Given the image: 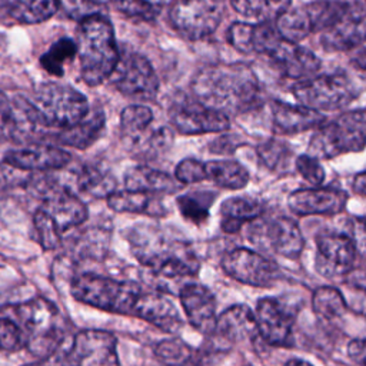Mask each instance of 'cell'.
Wrapping results in <instances>:
<instances>
[{
  "mask_svg": "<svg viewBox=\"0 0 366 366\" xmlns=\"http://www.w3.org/2000/svg\"><path fill=\"white\" fill-rule=\"evenodd\" d=\"M193 97L204 106L229 114H240L260 104V83L244 63H219L202 67L190 83Z\"/></svg>",
  "mask_w": 366,
  "mask_h": 366,
  "instance_id": "cell-1",
  "label": "cell"
},
{
  "mask_svg": "<svg viewBox=\"0 0 366 366\" xmlns=\"http://www.w3.org/2000/svg\"><path fill=\"white\" fill-rule=\"evenodd\" d=\"M76 46L80 74L87 86H99L113 74L120 53L113 26L106 16L100 13L81 20Z\"/></svg>",
  "mask_w": 366,
  "mask_h": 366,
  "instance_id": "cell-2",
  "label": "cell"
},
{
  "mask_svg": "<svg viewBox=\"0 0 366 366\" xmlns=\"http://www.w3.org/2000/svg\"><path fill=\"white\" fill-rule=\"evenodd\" d=\"M143 289L133 280L80 273L70 280V295L80 303L114 315L133 316Z\"/></svg>",
  "mask_w": 366,
  "mask_h": 366,
  "instance_id": "cell-3",
  "label": "cell"
},
{
  "mask_svg": "<svg viewBox=\"0 0 366 366\" xmlns=\"http://www.w3.org/2000/svg\"><path fill=\"white\" fill-rule=\"evenodd\" d=\"M17 325L21 329L24 346L39 357L57 353L64 339L59 309L47 299L34 297L16 306Z\"/></svg>",
  "mask_w": 366,
  "mask_h": 366,
  "instance_id": "cell-4",
  "label": "cell"
},
{
  "mask_svg": "<svg viewBox=\"0 0 366 366\" xmlns=\"http://www.w3.org/2000/svg\"><path fill=\"white\" fill-rule=\"evenodd\" d=\"M137 257L142 262L146 277L159 292L166 290V282L194 277L200 270V262L192 247L179 240L159 239L152 246H137Z\"/></svg>",
  "mask_w": 366,
  "mask_h": 366,
  "instance_id": "cell-5",
  "label": "cell"
},
{
  "mask_svg": "<svg viewBox=\"0 0 366 366\" xmlns=\"http://www.w3.org/2000/svg\"><path fill=\"white\" fill-rule=\"evenodd\" d=\"M366 147V109L346 112L332 122H323L313 133L307 154L317 160L335 159Z\"/></svg>",
  "mask_w": 366,
  "mask_h": 366,
  "instance_id": "cell-6",
  "label": "cell"
},
{
  "mask_svg": "<svg viewBox=\"0 0 366 366\" xmlns=\"http://www.w3.org/2000/svg\"><path fill=\"white\" fill-rule=\"evenodd\" d=\"M44 127L66 129L87 116L90 112L84 94L69 84L47 81L40 84L31 100Z\"/></svg>",
  "mask_w": 366,
  "mask_h": 366,
  "instance_id": "cell-7",
  "label": "cell"
},
{
  "mask_svg": "<svg viewBox=\"0 0 366 366\" xmlns=\"http://www.w3.org/2000/svg\"><path fill=\"white\" fill-rule=\"evenodd\" d=\"M346 11L349 6L337 0H317L287 9L276 19V29L279 34L293 43H297L307 36L322 33L333 23H336Z\"/></svg>",
  "mask_w": 366,
  "mask_h": 366,
  "instance_id": "cell-8",
  "label": "cell"
},
{
  "mask_svg": "<svg viewBox=\"0 0 366 366\" xmlns=\"http://www.w3.org/2000/svg\"><path fill=\"white\" fill-rule=\"evenodd\" d=\"M292 90L299 104L319 113L342 109L359 94V89L345 73L313 76L296 83Z\"/></svg>",
  "mask_w": 366,
  "mask_h": 366,
  "instance_id": "cell-9",
  "label": "cell"
},
{
  "mask_svg": "<svg viewBox=\"0 0 366 366\" xmlns=\"http://www.w3.org/2000/svg\"><path fill=\"white\" fill-rule=\"evenodd\" d=\"M153 112L144 104H130L120 113V132L127 147L142 156L164 152L173 140L167 127L152 129Z\"/></svg>",
  "mask_w": 366,
  "mask_h": 366,
  "instance_id": "cell-10",
  "label": "cell"
},
{
  "mask_svg": "<svg viewBox=\"0 0 366 366\" xmlns=\"http://www.w3.org/2000/svg\"><path fill=\"white\" fill-rule=\"evenodd\" d=\"M223 13L224 0H176L169 16L183 37L200 40L216 31Z\"/></svg>",
  "mask_w": 366,
  "mask_h": 366,
  "instance_id": "cell-11",
  "label": "cell"
},
{
  "mask_svg": "<svg viewBox=\"0 0 366 366\" xmlns=\"http://www.w3.org/2000/svg\"><path fill=\"white\" fill-rule=\"evenodd\" d=\"M249 239L286 259H297L305 247L300 227L287 216L260 219L259 222L254 219L249 229Z\"/></svg>",
  "mask_w": 366,
  "mask_h": 366,
  "instance_id": "cell-12",
  "label": "cell"
},
{
  "mask_svg": "<svg viewBox=\"0 0 366 366\" xmlns=\"http://www.w3.org/2000/svg\"><path fill=\"white\" fill-rule=\"evenodd\" d=\"M61 366H119L114 335L97 329L79 332L61 356Z\"/></svg>",
  "mask_w": 366,
  "mask_h": 366,
  "instance_id": "cell-13",
  "label": "cell"
},
{
  "mask_svg": "<svg viewBox=\"0 0 366 366\" xmlns=\"http://www.w3.org/2000/svg\"><path fill=\"white\" fill-rule=\"evenodd\" d=\"M222 267L232 279L253 287H272L280 280V267L273 260L246 247L227 252Z\"/></svg>",
  "mask_w": 366,
  "mask_h": 366,
  "instance_id": "cell-14",
  "label": "cell"
},
{
  "mask_svg": "<svg viewBox=\"0 0 366 366\" xmlns=\"http://www.w3.org/2000/svg\"><path fill=\"white\" fill-rule=\"evenodd\" d=\"M172 126L180 134L220 133L229 129L230 120L222 112L210 109L193 99H179L169 109Z\"/></svg>",
  "mask_w": 366,
  "mask_h": 366,
  "instance_id": "cell-15",
  "label": "cell"
},
{
  "mask_svg": "<svg viewBox=\"0 0 366 366\" xmlns=\"http://www.w3.org/2000/svg\"><path fill=\"white\" fill-rule=\"evenodd\" d=\"M114 87L124 96L149 100L157 94L159 79L150 61L139 53H127L110 76Z\"/></svg>",
  "mask_w": 366,
  "mask_h": 366,
  "instance_id": "cell-16",
  "label": "cell"
},
{
  "mask_svg": "<svg viewBox=\"0 0 366 366\" xmlns=\"http://www.w3.org/2000/svg\"><path fill=\"white\" fill-rule=\"evenodd\" d=\"M40 127L44 126L30 100L0 92V142H21Z\"/></svg>",
  "mask_w": 366,
  "mask_h": 366,
  "instance_id": "cell-17",
  "label": "cell"
},
{
  "mask_svg": "<svg viewBox=\"0 0 366 366\" xmlns=\"http://www.w3.org/2000/svg\"><path fill=\"white\" fill-rule=\"evenodd\" d=\"M357 253L347 234L323 233L316 237V270L329 279L346 276L355 266Z\"/></svg>",
  "mask_w": 366,
  "mask_h": 366,
  "instance_id": "cell-18",
  "label": "cell"
},
{
  "mask_svg": "<svg viewBox=\"0 0 366 366\" xmlns=\"http://www.w3.org/2000/svg\"><path fill=\"white\" fill-rule=\"evenodd\" d=\"M254 317L259 336L270 346L287 347L292 345L293 316L279 300L263 297L257 302Z\"/></svg>",
  "mask_w": 366,
  "mask_h": 366,
  "instance_id": "cell-19",
  "label": "cell"
},
{
  "mask_svg": "<svg viewBox=\"0 0 366 366\" xmlns=\"http://www.w3.org/2000/svg\"><path fill=\"white\" fill-rule=\"evenodd\" d=\"M214 343L219 349H229L236 343L250 342L259 336L254 312L246 305H233L222 312L217 319L213 332Z\"/></svg>",
  "mask_w": 366,
  "mask_h": 366,
  "instance_id": "cell-20",
  "label": "cell"
},
{
  "mask_svg": "<svg viewBox=\"0 0 366 366\" xmlns=\"http://www.w3.org/2000/svg\"><path fill=\"white\" fill-rule=\"evenodd\" d=\"M266 56L270 57L283 76L299 81L316 76L320 69V60L315 53L282 36L274 41Z\"/></svg>",
  "mask_w": 366,
  "mask_h": 366,
  "instance_id": "cell-21",
  "label": "cell"
},
{
  "mask_svg": "<svg viewBox=\"0 0 366 366\" xmlns=\"http://www.w3.org/2000/svg\"><path fill=\"white\" fill-rule=\"evenodd\" d=\"M347 193L336 187L297 189L287 197L289 209L302 216L309 214H337L347 204Z\"/></svg>",
  "mask_w": 366,
  "mask_h": 366,
  "instance_id": "cell-22",
  "label": "cell"
},
{
  "mask_svg": "<svg viewBox=\"0 0 366 366\" xmlns=\"http://www.w3.org/2000/svg\"><path fill=\"white\" fill-rule=\"evenodd\" d=\"M179 299L189 323L197 332L210 335L217 319L213 293L206 286L192 282L180 287Z\"/></svg>",
  "mask_w": 366,
  "mask_h": 366,
  "instance_id": "cell-23",
  "label": "cell"
},
{
  "mask_svg": "<svg viewBox=\"0 0 366 366\" xmlns=\"http://www.w3.org/2000/svg\"><path fill=\"white\" fill-rule=\"evenodd\" d=\"M133 316H137L152 323L153 326L173 335L177 333L183 326L182 316L173 300L167 297L164 292L159 290H143L136 303Z\"/></svg>",
  "mask_w": 366,
  "mask_h": 366,
  "instance_id": "cell-24",
  "label": "cell"
},
{
  "mask_svg": "<svg viewBox=\"0 0 366 366\" xmlns=\"http://www.w3.org/2000/svg\"><path fill=\"white\" fill-rule=\"evenodd\" d=\"M322 47L327 51H347L366 43V14L346 11L336 23L322 31Z\"/></svg>",
  "mask_w": 366,
  "mask_h": 366,
  "instance_id": "cell-25",
  "label": "cell"
},
{
  "mask_svg": "<svg viewBox=\"0 0 366 366\" xmlns=\"http://www.w3.org/2000/svg\"><path fill=\"white\" fill-rule=\"evenodd\" d=\"M280 37L270 21L259 23H233L227 30L229 43L240 53L266 54L274 41Z\"/></svg>",
  "mask_w": 366,
  "mask_h": 366,
  "instance_id": "cell-26",
  "label": "cell"
},
{
  "mask_svg": "<svg viewBox=\"0 0 366 366\" xmlns=\"http://www.w3.org/2000/svg\"><path fill=\"white\" fill-rule=\"evenodd\" d=\"M70 154L51 144H33L23 149L11 150L4 160L14 167L26 172H47L64 167L70 162Z\"/></svg>",
  "mask_w": 366,
  "mask_h": 366,
  "instance_id": "cell-27",
  "label": "cell"
},
{
  "mask_svg": "<svg viewBox=\"0 0 366 366\" xmlns=\"http://www.w3.org/2000/svg\"><path fill=\"white\" fill-rule=\"evenodd\" d=\"M270 113L272 127L277 134H296L319 127L325 122V116L316 110L279 100L270 103Z\"/></svg>",
  "mask_w": 366,
  "mask_h": 366,
  "instance_id": "cell-28",
  "label": "cell"
},
{
  "mask_svg": "<svg viewBox=\"0 0 366 366\" xmlns=\"http://www.w3.org/2000/svg\"><path fill=\"white\" fill-rule=\"evenodd\" d=\"M263 213V203L250 196L226 199L220 206L222 229L226 233H237L247 222H253Z\"/></svg>",
  "mask_w": 366,
  "mask_h": 366,
  "instance_id": "cell-29",
  "label": "cell"
},
{
  "mask_svg": "<svg viewBox=\"0 0 366 366\" xmlns=\"http://www.w3.org/2000/svg\"><path fill=\"white\" fill-rule=\"evenodd\" d=\"M104 113L97 109L94 112H89L87 116L76 124L61 129L56 137L59 143L64 146H70L74 149H87L100 137L104 130Z\"/></svg>",
  "mask_w": 366,
  "mask_h": 366,
  "instance_id": "cell-30",
  "label": "cell"
},
{
  "mask_svg": "<svg viewBox=\"0 0 366 366\" xmlns=\"http://www.w3.org/2000/svg\"><path fill=\"white\" fill-rule=\"evenodd\" d=\"M124 186L129 190H140L146 193H173L180 187V183L170 174L149 167L134 166L124 173Z\"/></svg>",
  "mask_w": 366,
  "mask_h": 366,
  "instance_id": "cell-31",
  "label": "cell"
},
{
  "mask_svg": "<svg viewBox=\"0 0 366 366\" xmlns=\"http://www.w3.org/2000/svg\"><path fill=\"white\" fill-rule=\"evenodd\" d=\"M206 179L229 190L243 189L249 182L247 170L236 160H210L204 163Z\"/></svg>",
  "mask_w": 366,
  "mask_h": 366,
  "instance_id": "cell-32",
  "label": "cell"
},
{
  "mask_svg": "<svg viewBox=\"0 0 366 366\" xmlns=\"http://www.w3.org/2000/svg\"><path fill=\"white\" fill-rule=\"evenodd\" d=\"M60 6V0H13L10 19L23 24H37L51 19Z\"/></svg>",
  "mask_w": 366,
  "mask_h": 366,
  "instance_id": "cell-33",
  "label": "cell"
},
{
  "mask_svg": "<svg viewBox=\"0 0 366 366\" xmlns=\"http://www.w3.org/2000/svg\"><path fill=\"white\" fill-rule=\"evenodd\" d=\"M154 353L166 366H204L200 353L177 337L157 343Z\"/></svg>",
  "mask_w": 366,
  "mask_h": 366,
  "instance_id": "cell-34",
  "label": "cell"
},
{
  "mask_svg": "<svg viewBox=\"0 0 366 366\" xmlns=\"http://www.w3.org/2000/svg\"><path fill=\"white\" fill-rule=\"evenodd\" d=\"M76 183L80 192L93 197H107L116 190V180L107 172L90 164L79 169Z\"/></svg>",
  "mask_w": 366,
  "mask_h": 366,
  "instance_id": "cell-35",
  "label": "cell"
},
{
  "mask_svg": "<svg viewBox=\"0 0 366 366\" xmlns=\"http://www.w3.org/2000/svg\"><path fill=\"white\" fill-rule=\"evenodd\" d=\"M312 306L313 312L326 322L340 319L347 310V303L342 292L330 286H322L315 290Z\"/></svg>",
  "mask_w": 366,
  "mask_h": 366,
  "instance_id": "cell-36",
  "label": "cell"
},
{
  "mask_svg": "<svg viewBox=\"0 0 366 366\" xmlns=\"http://www.w3.org/2000/svg\"><path fill=\"white\" fill-rule=\"evenodd\" d=\"M290 1L292 0H230L239 14L257 19L259 21L276 20L290 7Z\"/></svg>",
  "mask_w": 366,
  "mask_h": 366,
  "instance_id": "cell-37",
  "label": "cell"
},
{
  "mask_svg": "<svg viewBox=\"0 0 366 366\" xmlns=\"http://www.w3.org/2000/svg\"><path fill=\"white\" fill-rule=\"evenodd\" d=\"M110 209L119 213H150L153 197L152 193L140 190H114L107 197Z\"/></svg>",
  "mask_w": 366,
  "mask_h": 366,
  "instance_id": "cell-38",
  "label": "cell"
},
{
  "mask_svg": "<svg viewBox=\"0 0 366 366\" xmlns=\"http://www.w3.org/2000/svg\"><path fill=\"white\" fill-rule=\"evenodd\" d=\"M259 160L270 170L276 173H286L290 169L293 152L282 140L270 139L256 147Z\"/></svg>",
  "mask_w": 366,
  "mask_h": 366,
  "instance_id": "cell-39",
  "label": "cell"
},
{
  "mask_svg": "<svg viewBox=\"0 0 366 366\" xmlns=\"http://www.w3.org/2000/svg\"><path fill=\"white\" fill-rule=\"evenodd\" d=\"M77 54L76 41L63 37L54 41L46 53L40 57V64L51 76L61 77L64 74V66Z\"/></svg>",
  "mask_w": 366,
  "mask_h": 366,
  "instance_id": "cell-40",
  "label": "cell"
},
{
  "mask_svg": "<svg viewBox=\"0 0 366 366\" xmlns=\"http://www.w3.org/2000/svg\"><path fill=\"white\" fill-rule=\"evenodd\" d=\"M212 197L204 193H193L179 196L176 203L183 217L192 223L200 224L209 217V204ZM213 202V200H212Z\"/></svg>",
  "mask_w": 366,
  "mask_h": 366,
  "instance_id": "cell-41",
  "label": "cell"
},
{
  "mask_svg": "<svg viewBox=\"0 0 366 366\" xmlns=\"http://www.w3.org/2000/svg\"><path fill=\"white\" fill-rule=\"evenodd\" d=\"M33 224L37 234V240L44 250H53L60 246L63 234L59 232V229L56 227V224L53 223V220L46 212H43L41 209H37L34 212Z\"/></svg>",
  "mask_w": 366,
  "mask_h": 366,
  "instance_id": "cell-42",
  "label": "cell"
},
{
  "mask_svg": "<svg viewBox=\"0 0 366 366\" xmlns=\"http://www.w3.org/2000/svg\"><path fill=\"white\" fill-rule=\"evenodd\" d=\"M113 7L123 16L133 20H153L159 10L147 0H110Z\"/></svg>",
  "mask_w": 366,
  "mask_h": 366,
  "instance_id": "cell-43",
  "label": "cell"
},
{
  "mask_svg": "<svg viewBox=\"0 0 366 366\" xmlns=\"http://www.w3.org/2000/svg\"><path fill=\"white\" fill-rule=\"evenodd\" d=\"M174 177L180 184H193L206 179L204 163L197 159H183L174 169Z\"/></svg>",
  "mask_w": 366,
  "mask_h": 366,
  "instance_id": "cell-44",
  "label": "cell"
},
{
  "mask_svg": "<svg viewBox=\"0 0 366 366\" xmlns=\"http://www.w3.org/2000/svg\"><path fill=\"white\" fill-rule=\"evenodd\" d=\"M24 346L21 329L16 322L7 317H0V350L13 352Z\"/></svg>",
  "mask_w": 366,
  "mask_h": 366,
  "instance_id": "cell-45",
  "label": "cell"
},
{
  "mask_svg": "<svg viewBox=\"0 0 366 366\" xmlns=\"http://www.w3.org/2000/svg\"><path fill=\"white\" fill-rule=\"evenodd\" d=\"M296 170L302 177L313 186H320L325 180V170L319 160L310 154H300L295 160Z\"/></svg>",
  "mask_w": 366,
  "mask_h": 366,
  "instance_id": "cell-46",
  "label": "cell"
},
{
  "mask_svg": "<svg viewBox=\"0 0 366 366\" xmlns=\"http://www.w3.org/2000/svg\"><path fill=\"white\" fill-rule=\"evenodd\" d=\"M33 172H26L13 164L7 163L6 160L0 163V190L11 189L16 186L27 187Z\"/></svg>",
  "mask_w": 366,
  "mask_h": 366,
  "instance_id": "cell-47",
  "label": "cell"
},
{
  "mask_svg": "<svg viewBox=\"0 0 366 366\" xmlns=\"http://www.w3.org/2000/svg\"><path fill=\"white\" fill-rule=\"evenodd\" d=\"M63 4L66 14L77 21L102 13V6L94 0H63Z\"/></svg>",
  "mask_w": 366,
  "mask_h": 366,
  "instance_id": "cell-48",
  "label": "cell"
},
{
  "mask_svg": "<svg viewBox=\"0 0 366 366\" xmlns=\"http://www.w3.org/2000/svg\"><path fill=\"white\" fill-rule=\"evenodd\" d=\"M350 234H347L356 249V253L366 257V217H353L349 224Z\"/></svg>",
  "mask_w": 366,
  "mask_h": 366,
  "instance_id": "cell-49",
  "label": "cell"
},
{
  "mask_svg": "<svg viewBox=\"0 0 366 366\" xmlns=\"http://www.w3.org/2000/svg\"><path fill=\"white\" fill-rule=\"evenodd\" d=\"M347 355L360 366H366V340L356 339L347 345Z\"/></svg>",
  "mask_w": 366,
  "mask_h": 366,
  "instance_id": "cell-50",
  "label": "cell"
},
{
  "mask_svg": "<svg viewBox=\"0 0 366 366\" xmlns=\"http://www.w3.org/2000/svg\"><path fill=\"white\" fill-rule=\"evenodd\" d=\"M353 189L357 194H362V196H366V170L365 172H360L355 176V180H353Z\"/></svg>",
  "mask_w": 366,
  "mask_h": 366,
  "instance_id": "cell-51",
  "label": "cell"
},
{
  "mask_svg": "<svg viewBox=\"0 0 366 366\" xmlns=\"http://www.w3.org/2000/svg\"><path fill=\"white\" fill-rule=\"evenodd\" d=\"M56 355L57 353L47 356V357H41V360L33 362V363H29L24 366H61V357H57V360H56Z\"/></svg>",
  "mask_w": 366,
  "mask_h": 366,
  "instance_id": "cell-52",
  "label": "cell"
},
{
  "mask_svg": "<svg viewBox=\"0 0 366 366\" xmlns=\"http://www.w3.org/2000/svg\"><path fill=\"white\" fill-rule=\"evenodd\" d=\"M352 63H353V66H355L356 69H360V70H365V71H366V49L362 50V51H359V53L355 56V59L352 60Z\"/></svg>",
  "mask_w": 366,
  "mask_h": 366,
  "instance_id": "cell-53",
  "label": "cell"
},
{
  "mask_svg": "<svg viewBox=\"0 0 366 366\" xmlns=\"http://www.w3.org/2000/svg\"><path fill=\"white\" fill-rule=\"evenodd\" d=\"M11 4H13V0H0V20L10 17Z\"/></svg>",
  "mask_w": 366,
  "mask_h": 366,
  "instance_id": "cell-54",
  "label": "cell"
},
{
  "mask_svg": "<svg viewBox=\"0 0 366 366\" xmlns=\"http://www.w3.org/2000/svg\"><path fill=\"white\" fill-rule=\"evenodd\" d=\"M283 366H313V365H310L309 362L302 360V359H290Z\"/></svg>",
  "mask_w": 366,
  "mask_h": 366,
  "instance_id": "cell-55",
  "label": "cell"
},
{
  "mask_svg": "<svg viewBox=\"0 0 366 366\" xmlns=\"http://www.w3.org/2000/svg\"><path fill=\"white\" fill-rule=\"evenodd\" d=\"M365 79H366V76H365Z\"/></svg>",
  "mask_w": 366,
  "mask_h": 366,
  "instance_id": "cell-56",
  "label": "cell"
}]
</instances>
